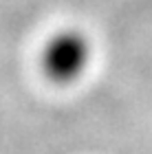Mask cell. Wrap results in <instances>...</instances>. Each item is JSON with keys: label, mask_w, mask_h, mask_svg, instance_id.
Instances as JSON below:
<instances>
[{"label": "cell", "mask_w": 152, "mask_h": 154, "mask_svg": "<svg viewBox=\"0 0 152 154\" xmlns=\"http://www.w3.org/2000/svg\"><path fill=\"white\" fill-rule=\"evenodd\" d=\"M93 60V46L84 33L75 29L57 31L44 42L40 66L46 79L60 86L75 84L86 75Z\"/></svg>", "instance_id": "cell-1"}]
</instances>
